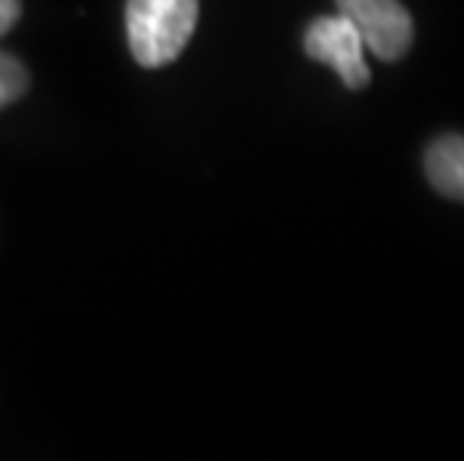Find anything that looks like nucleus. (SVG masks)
I'll use <instances>...</instances> for the list:
<instances>
[{
    "label": "nucleus",
    "instance_id": "obj_4",
    "mask_svg": "<svg viewBox=\"0 0 464 461\" xmlns=\"http://www.w3.org/2000/svg\"><path fill=\"white\" fill-rule=\"evenodd\" d=\"M426 178L443 198L464 204V135H440L429 147Z\"/></svg>",
    "mask_w": 464,
    "mask_h": 461
},
{
    "label": "nucleus",
    "instance_id": "obj_1",
    "mask_svg": "<svg viewBox=\"0 0 464 461\" xmlns=\"http://www.w3.org/2000/svg\"><path fill=\"white\" fill-rule=\"evenodd\" d=\"M198 24V0H130L126 39L132 57L147 70L174 63Z\"/></svg>",
    "mask_w": 464,
    "mask_h": 461
},
{
    "label": "nucleus",
    "instance_id": "obj_3",
    "mask_svg": "<svg viewBox=\"0 0 464 461\" xmlns=\"http://www.w3.org/2000/svg\"><path fill=\"white\" fill-rule=\"evenodd\" d=\"M303 48L312 61L327 63L351 91H362V87L372 82L369 63H365L362 36L342 13L314 18V22L305 27Z\"/></svg>",
    "mask_w": 464,
    "mask_h": 461
},
{
    "label": "nucleus",
    "instance_id": "obj_6",
    "mask_svg": "<svg viewBox=\"0 0 464 461\" xmlns=\"http://www.w3.org/2000/svg\"><path fill=\"white\" fill-rule=\"evenodd\" d=\"M22 15V0H0V36L9 34Z\"/></svg>",
    "mask_w": 464,
    "mask_h": 461
},
{
    "label": "nucleus",
    "instance_id": "obj_5",
    "mask_svg": "<svg viewBox=\"0 0 464 461\" xmlns=\"http://www.w3.org/2000/svg\"><path fill=\"white\" fill-rule=\"evenodd\" d=\"M27 91V70L15 61L13 54L0 52V108L15 102Z\"/></svg>",
    "mask_w": 464,
    "mask_h": 461
},
{
    "label": "nucleus",
    "instance_id": "obj_2",
    "mask_svg": "<svg viewBox=\"0 0 464 461\" xmlns=\"http://www.w3.org/2000/svg\"><path fill=\"white\" fill-rule=\"evenodd\" d=\"M339 13L357 27L362 45L381 61H401L413 45V18L399 0H335Z\"/></svg>",
    "mask_w": 464,
    "mask_h": 461
}]
</instances>
